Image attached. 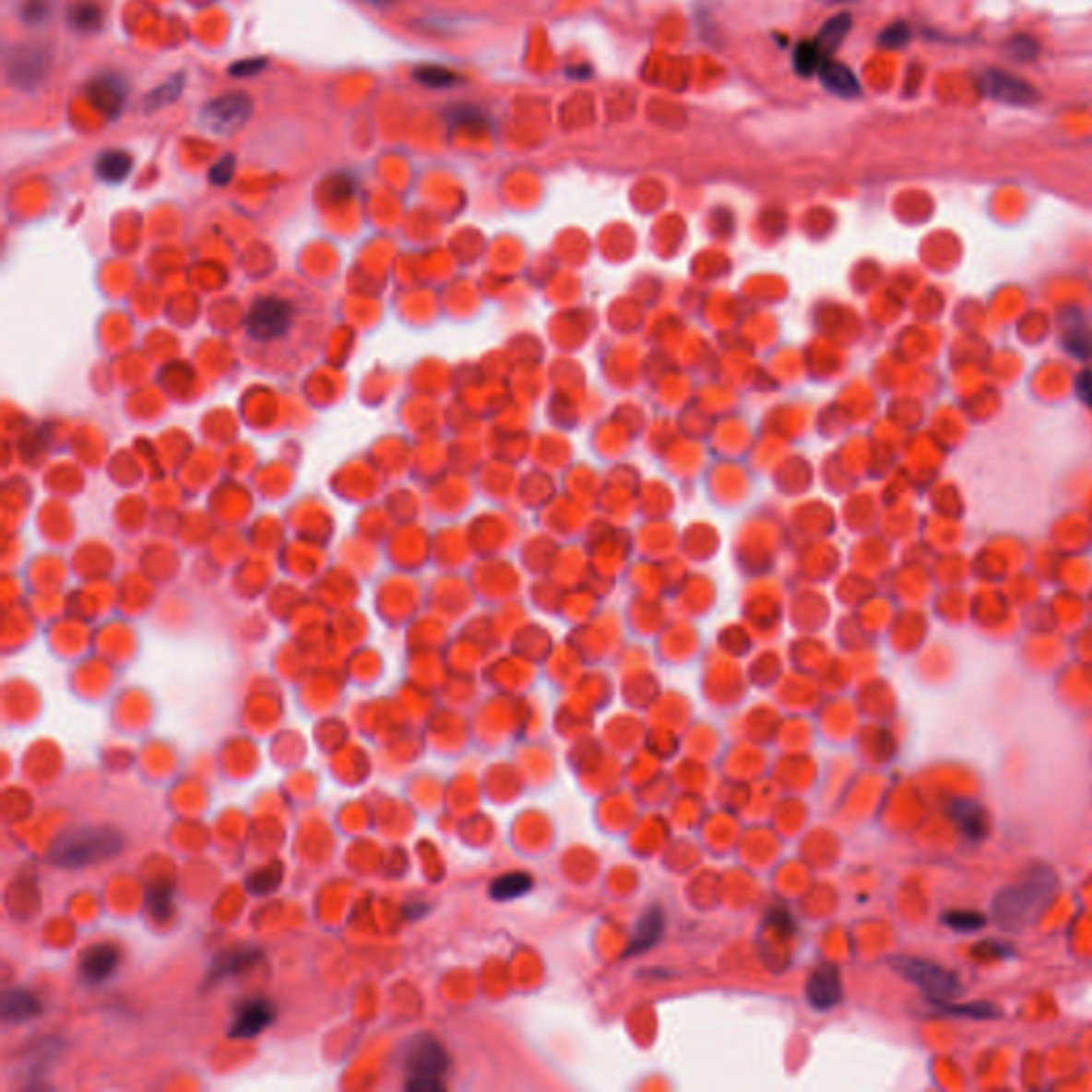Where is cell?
I'll return each instance as SVG.
<instances>
[{"label":"cell","mask_w":1092,"mask_h":1092,"mask_svg":"<svg viewBox=\"0 0 1092 1092\" xmlns=\"http://www.w3.org/2000/svg\"><path fill=\"white\" fill-rule=\"evenodd\" d=\"M534 885V879L528 872H506V875L497 877L491 884V898L495 900H515L518 896H525Z\"/></svg>","instance_id":"21"},{"label":"cell","mask_w":1092,"mask_h":1092,"mask_svg":"<svg viewBox=\"0 0 1092 1092\" xmlns=\"http://www.w3.org/2000/svg\"><path fill=\"white\" fill-rule=\"evenodd\" d=\"M279 882H282V866L269 864L265 866V869L256 871L255 875L245 882V885H248V890L252 894H256V896H265V894L276 892Z\"/></svg>","instance_id":"27"},{"label":"cell","mask_w":1092,"mask_h":1092,"mask_svg":"<svg viewBox=\"0 0 1092 1092\" xmlns=\"http://www.w3.org/2000/svg\"><path fill=\"white\" fill-rule=\"evenodd\" d=\"M148 909L152 913L156 921H165L171 916V890L165 887H154L148 894Z\"/></svg>","instance_id":"29"},{"label":"cell","mask_w":1092,"mask_h":1092,"mask_svg":"<svg viewBox=\"0 0 1092 1092\" xmlns=\"http://www.w3.org/2000/svg\"><path fill=\"white\" fill-rule=\"evenodd\" d=\"M450 120H453L455 125H474V122H481V115H478V112L472 107H459L450 113Z\"/></svg>","instance_id":"37"},{"label":"cell","mask_w":1092,"mask_h":1092,"mask_svg":"<svg viewBox=\"0 0 1092 1092\" xmlns=\"http://www.w3.org/2000/svg\"><path fill=\"white\" fill-rule=\"evenodd\" d=\"M258 960H261V950H258V947H237L233 952H224L218 956L214 965H211L208 973V984H214V981L231 978V975L248 971V968L252 965H256Z\"/></svg>","instance_id":"14"},{"label":"cell","mask_w":1092,"mask_h":1092,"mask_svg":"<svg viewBox=\"0 0 1092 1092\" xmlns=\"http://www.w3.org/2000/svg\"><path fill=\"white\" fill-rule=\"evenodd\" d=\"M68 22L79 32H97L102 22L101 6L97 3H90V0L73 5L71 13H68Z\"/></svg>","instance_id":"23"},{"label":"cell","mask_w":1092,"mask_h":1092,"mask_svg":"<svg viewBox=\"0 0 1092 1092\" xmlns=\"http://www.w3.org/2000/svg\"><path fill=\"white\" fill-rule=\"evenodd\" d=\"M325 325L323 299L295 282L276 284L252 299L239 346L258 370L286 374L318 350Z\"/></svg>","instance_id":"1"},{"label":"cell","mask_w":1092,"mask_h":1092,"mask_svg":"<svg viewBox=\"0 0 1092 1092\" xmlns=\"http://www.w3.org/2000/svg\"><path fill=\"white\" fill-rule=\"evenodd\" d=\"M1062 344L1074 357L1092 359V329L1080 316H1069L1062 323Z\"/></svg>","instance_id":"18"},{"label":"cell","mask_w":1092,"mask_h":1092,"mask_svg":"<svg viewBox=\"0 0 1092 1092\" xmlns=\"http://www.w3.org/2000/svg\"><path fill=\"white\" fill-rule=\"evenodd\" d=\"M825 60V56L822 52H819V47L815 45V41H802V43L796 45L794 50V71L798 75H802V77H811V75L819 71V66Z\"/></svg>","instance_id":"22"},{"label":"cell","mask_w":1092,"mask_h":1092,"mask_svg":"<svg viewBox=\"0 0 1092 1092\" xmlns=\"http://www.w3.org/2000/svg\"><path fill=\"white\" fill-rule=\"evenodd\" d=\"M41 1014V1001L37 994L24 988L6 990L3 996V1020L5 1022H26Z\"/></svg>","instance_id":"15"},{"label":"cell","mask_w":1092,"mask_h":1092,"mask_svg":"<svg viewBox=\"0 0 1092 1092\" xmlns=\"http://www.w3.org/2000/svg\"><path fill=\"white\" fill-rule=\"evenodd\" d=\"M807 999L815 1009H832L841 1003V973L835 965H822L815 968L807 984Z\"/></svg>","instance_id":"12"},{"label":"cell","mask_w":1092,"mask_h":1092,"mask_svg":"<svg viewBox=\"0 0 1092 1092\" xmlns=\"http://www.w3.org/2000/svg\"><path fill=\"white\" fill-rule=\"evenodd\" d=\"M50 58L37 47H19L13 52V56L6 65V73L13 86L18 88H32L47 75Z\"/></svg>","instance_id":"10"},{"label":"cell","mask_w":1092,"mask_h":1092,"mask_svg":"<svg viewBox=\"0 0 1092 1092\" xmlns=\"http://www.w3.org/2000/svg\"><path fill=\"white\" fill-rule=\"evenodd\" d=\"M849 30H851V16L849 13H838V16L830 18L828 22L819 29L817 37L813 41H815V45L819 47V52H822L825 58H830V53H835L838 47H841V43L849 34Z\"/></svg>","instance_id":"20"},{"label":"cell","mask_w":1092,"mask_h":1092,"mask_svg":"<svg viewBox=\"0 0 1092 1092\" xmlns=\"http://www.w3.org/2000/svg\"><path fill=\"white\" fill-rule=\"evenodd\" d=\"M1012 954L1009 950V945H1003V944H996V941H986V944H979L973 947V958L978 960H994V958H1007V956Z\"/></svg>","instance_id":"32"},{"label":"cell","mask_w":1092,"mask_h":1092,"mask_svg":"<svg viewBox=\"0 0 1092 1092\" xmlns=\"http://www.w3.org/2000/svg\"><path fill=\"white\" fill-rule=\"evenodd\" d=\"M22 16L29 24L43 22V19L47 18V5L43 3V0H30V3L22 9Z\"/></svg>","instance_id":"35"},{"label":"cell","mask_w":1092,"mask_h":1092,"mask_svg":"<svg viewBox=\"0 0 1092 1092\" xmlns=\"http://www.w3.org/2000/svg\"><path fill=\"white\" fill-rule=\"evenodd\" d=\"M133 171V156L125 149H107L97 160V175L107 184L125 182Z\"/></svg>","instance_id":"19"},{"label":"cell","mask_w":1092,"mask_h":1092,"mask_svg":"<svg viewBox=\"0 0 1092 1092\" xmlns=\"http://www.w3.org/2000/svg\"><path fill=\"white\" fill-rule=\"evenodd\" d=\"M276 1020V1007L265 996H252L237 1007L233 1024H231L229 1037L233 1039H252L269 1028Z\"/></svg>","instance_id":"7"},{"label":"cell","mask_w":1092,"mask_h":1092,"mask_svg":"<svg viewBox=\"0 0 1092 1092\" xmlns=\"http://www.w3.org/2000/svg\"><path fill=\"white\" fill-rule=\"evenodd\" d=\"M86 94L88 99L94 107L99 109V112L105 115V118L113 120L118 118L122 113V109L126 105V94H128V88H126V81L120 77V75L115 73H102L99 77H94L90 84L86 88Z\"/></svg>","instance_id":"8"},{"label":"cell","mask_w":1092,"mask_h":1092,"mask_svg":"<svg viewBox=\"0 0 1092 1092\" xmlns=\"http://www.w3.org/2000/svg\"><path fill=\"white\" fill-rule=\"evenodd\" d=\"M122 835L109 825H88V828L71 830L58 838L50 849V860L63 869H81L105 862L120 853Z\"/></svg>","instance_id":"3"},{"label":"cell","mask_w":1092,"mask_h":1092,"mask_svg":"<svg viewBox=\"0 0 1092 1092\" xmlns=\"http://www.w3.org/2000/svg\"><path fill=\"white\" fill-rule=\"evenodd\" d=\"M252 113V99L243 92L222 94L203 107V125L214 133L237 131Z\"/></svg>","instance_id":"6"},{"label":"cell","mask_w":1092,"mask_h":1092,"mask_svg":"<svg viewBox=\"0 0 1092 1092\" xmlns=\"http://www.w3.org/2000/svg\"><path fill=\"white\" fill-rule=\"evenodd\" d=\"M890 965L907 981L918 986L934 1007L941 1005V1003H950L960 992L958 975L950 971V968L937 965V962L913 958V956H896V958L890 960Z\"/></svg>","instance_id":"4"},{"label":"cell","mask_w":1092,"mask_h":1092,"mask_svg":"<svg viewBox=\"0 0 1092 1092\" xmlns=\"http://www.w3.org/2000/svg\"><path fill=\"white\" fill-rule=\"evenodd\" d=\"M817 73H819V79H822L825 90L837 94V97L853 99L860 94V81L856 77V73H853L849 66H845L843 63H837V60L825 58Z\"/></svg>","instance_id":"13"},{"label":"cell","mask_w":1092,"mask_h":1092,"mask_svg":"<svg viewBox=\"0 0 1092 1092\" xmlns=\"http://www.w3.org/2000/svg\"><path fill=\"white\" fill-rule=\"evenodd\" d=\"M120 962V952L112 944H97L81 952L79 978L86 984H102L113 975Z\"/></svg>","instance_id":"11"},{"label":"cell","mask_w":1092,"mask_h":1092,"mask_svg":"<svg viewBox=\"0 0 1092 1092\" xmlns=\"http://www.w3.org/2000/svg\"><path fill=\"white\" fill-rule=\"evenodd\" d=\"M412 77L421 86L427 88H453L459 81V75L440 65H421L414 68Z\"/></svg>","instance_id":"24"},{"label":"cell","mask_w":1092,"mask_h":1092,"mask_svg":"<svg viewBox=\"0 0 1092 1092\" xmlns=\"http://www.w3.org/2000/svg\"><path fill=\"white\" fill-rule=\"evenodd\" d=\"M954 819L958 822L962 832L973 841H981L988 835V815L978 802L971 801H958L952 807Z\"/></svg>","instance_id":"17"},{"label":"cell","mask_w":1092,"mask_h":1092,"mask_svg":"<svg viewBox=\"0 0 1092 1092\" xmlns=\"http://www.w3.org/2000/svg\"><path fill=\"white\" fill-rule=\"evenodd\" d=\"M1014 52L1018 58H1030L1037 53V45L1033 43V39L1028 37H1020L1018 41L1014 43Z\"/></svg>","instance_id":"38"},{"label":"cell","mask_w":1092,"mask_h":1092,"mask_svg":"<svg viewBox=\"0 0 1092 1092\" xmlns=\"http://www.w3.org/2000/svg\"><path fill=\"white\" fill-rule=\"evenodd\" d=\"M406 1088L412 1092H438L444 1088V1084L440 1077H410Z\"/></svg>","instance_id":"34"},{"label":"cell","mask_w":1092,"mask_h":1092,"mask_svg":"<svg viewBox=\"0 0 1092 1092\" xmlns=\"http://www.w3.org/2000/svg\"><path fill=\"white\" fill-rule=\"evenodd\" d=\"M909 39H911V29L905 22H896V24L887 26V29L882 32V37H879L882 45L890 47V50H898V47H903Z\"/></svg>","instance_id":"30"},{"label":"cell","mask_w":1092,"mask_h":1092,"mask_svg":"<svg viewBox=\"0 0 1092 1092\" xmlns=\"http://www.w3.org/2000/svg\"><path fill=\"white\" fill-rule=\"evenodd\" d=\"M944 1009V1012L952 1014V1015H960V1018H973V1020H988V1018H999L1001 1012L996 1009L994 1005H990V1003H967V1005H950V1003H941L937 1005Z\"/></svg>","instance_id":"28"},{"label":"cell","mask_w":1092,"mask_h":1092,"mask_svg":"<svg viewBox=\"0 0 1092 1092\" xmlns=\"http://www.w3.org/2000/svg\"><path fill=\"white\" fill-rule=\"evenodd\" d=\"M404 1067L410 1077H440L448 1069V1054L432 1035L412 1037L406 1046Z\"/></svg>","instance_id":"5"},{"label":"cell","mask_w":1092,"mask_h":1092,"mask_svg":"<svg viewBox=\"0 0 1092 1092\" xmlns=\"http://www.w3.org/2000/svg\"><path fill=\"white\" fill-rule=\"evenodd\" d=\"M1075 388H1077V395H1080V399L1084 401V404L1092 408V372H1082L1080 375H1077Z\"/></svg>","instance_id":"36"},{"label":"cell","mask_w":1092,"mask_h":1092,"mask_svg":"<svg viewBox=\"0 0 1092 1092\" xmlns=\"http://www.w3.org/2000/svg\"><path fill=\"white\" fill-rule=\"evenodd\" d=\"M1058 890L1056 872L1046 864L1028 866L1018 882L996 892L990 905V916L1001 931L1020 932L1033 926Z\"/></svg>","instance_id":"2"},{"label":"cell","mask_w":1092,"mask_h":1092,"mask_svg":"<svg viewBox=\"0 0 1092 1092\" xmlns=\"http://www.w3.org/2000/svg\"><path fill=\"white\" fill-rule=\"evenodd\" d=\"M235 173V156L233 154H227L222 156L220 160L216 162L214 167L209 171V182L216 184V186H227L231 182V177Z\"/></svg>","instance_id":"31"},{"label":"cell","mask_w":1092,"mask_h":1092,"mask_svg":"<svg viewBox=\"0 0 1092 1092\" xmlns=\"http://www.w3.org/2000/svg\"><path fill=\"white\" fill-rule=\"evenodd\" d=\"M825 5H849V3H858V0H822Z\"/></svg>","instance_id":"39"},{"label":"cell","mask_w":1092,"mask_h":1092,"mask_svg":"<svg viewBox=\"0 0 1092 1092\" xmlns=\"http://www.w3.org/2000/svg\"><path fill=\"white\" fill-rule=\"evenodd\" d=\"M184 73H177L173 77L167 79L165 84H160L156 90H152L146 97V107L152 112V109H160L169 105V102H173L177 97L182 94V88H184Z\"/></svg>","instance_id":"26"},{"label":"cell","mask_w":1092,"mask_h":1092,"mask_svg":"<svg viewBox=\"0 0 1092 1092\" xmlns=\"http://www.w3.org/2000/svg\"><path fill=\"white\" fill-rule=\"evenodd\" d=\"M981 88H984L988 97L1009 102V105H1030L1037 99L1035 88L1028 81L1015 77L1012 73L996 71V68H990L984 75Z\"/></svg>","instance_id":"9"},{"label":"cell","mask_w":1092,"mask_h":1092,"mask_svg":"<svg viewBox=\"0 0 1092 1092\" xmlns=\"http://www.w3.org/2000/svg\"><path fill=\"white\" fill-rule=\"evenodd\" d=\"M664 921H666L664 911H661L659 907H651V909H647L643 913V918H640V921H638V928H636V932H634L627 954L651 950V947L661 939V932H664Z\"/></svg>","instance_id":"16"},{"label":"cell","mask_w":1092,"mask_h":1092,"mask_svg":"<svg viewBox=\"0 0 1092 1092\" xmlns=\"http://www.w3.org/2000/svg\"><path fill=\"white\" fill-rule=\"evenodd\" d=\"M365 3H370V5H378V6H380V5H388V3H395V0H365Z\"/></svg>","instance_id":"40"},{"label":"cell","mask_w":1092,"mask_h":1092,"mask_svg":"<svg viewBox=\"0 0 1092 1092\" xmlns=\"http://www.w3.org/2000/svg\"><path fill=\"white\" fill-rule=\"evenodd\" d=\"M945 926H950L952 931H958V932H975V931H981V928H986L988 924V918L984 913L979 911H965V909H954V911H947L941 916Z\"/></svg>","instance_id":"25"},{"label":"cell","mask_w":1092,"mask_h":1092,"mask_svg":"<svg viewBox=\"0 0 1092 1092\" xmlns=\"http://www.w3.org/2000/svg\"><path fill=\"white\" fill-rule=\"evenodd\" d=\"M265 60L263 58H248V60H239L233 66H231V75H235V77H250V75H256L261 73L265 68Z\"/></svg>","instance_id":"33"}]
</instances>
